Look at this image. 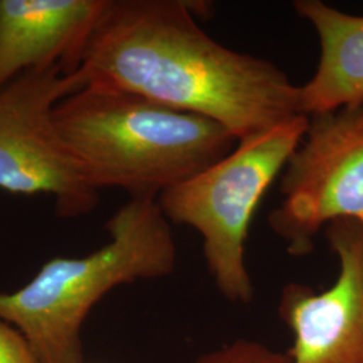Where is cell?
Wrapping results in <instances>:
<instances>
[{
    "instance_id": "obj_2",
    "label": "cell",
    "mask_w": 363,
    "mask_h": 363,
    "mask_svg": "<svg viewBox=\"0 0 363 363\" xmlns=\"http://www.w3.org/2000/svg\"><path fill=\"white\" fill-rule=\"evenodd\" d=\"M54 120L85 181L97 191L124 190L130 199H157L237 144L208 117L93 85L61 100Z\"/></svg>"
},
{
    "instance_id": "obj_8",
    "label": "cell",
    "mask_w": 363,
    "mask_h": 363,
    "mask_svg": "<svg viewBox=\"0 0 363 363\" xmlns=\"http://www.w3.org/2000/svg\"><path fill=\"white\" fill-rule=\"evenodd\" d=\"M108 0H0V89L34 70L76 74Z\"/></svg>"
},
{
    "instance_id": "obj_11",
    "label": "cell",
    "mask_w": 363,
    "mask_h": 363,
    "mask_svg": "<svg viewBox=\"0 0 363 363\" xmlns=\"http://www.w3.org/2000/svg\"><path fill=\"white\" fill-rule=\"evenodd\" d=\"M0 363H40L25 335L0 320Z\"/></svg>"
},
{
    "instance_id": "obj_7",
    "label": "cell",
    "mask_w": 363,
    "mask_h": 363,
    "mask_svg": "<svg viewBox=\"0 0 363 363\" xmlns=\"http://www.w3.org/2000/svg\"><path fill=\"white\" fill-rule=\"evenodd\" d=\"M325 238L337 257L334 284L313 292L301 284L284 288L280 315L294 335V363H363V225L334 220Z\"/></svg>"
},
{
    "instance_id": "obj_3",
    "label": "cell",
    "mask_w": 363,
    "mask_h": 363,
    "mask_svg": "<svg viewBox=\"0 0 363 363\" xmlns=\"http://www.w3.org/2000/svg\"><path fill=\"white\" fill-rule=\"evenodd\" d=\"M105 228L104 247L82 259H50L26 286L0 294V320L25 335L40 363H82L81 325L100 298L175 271L177 242L156 199H130Z\"/></svg>"
},
{
    "instance_id": "obj_5",
    "label": "cell",
    "mask_w": 363,
    "mask_h": 363,
    "mask_svg": "<svg viewBox=\"0 0 363 363\" xmlns=\"http://www.w3.org/2000/svg\"><path fill=\"white\" fill-rule=\"evenodd\" d=\"M82 86L78 72L55 66L27 72L0 89V189L50 195L62 218L88 214L99 203L54 120L57 104Z\"/></svg>"
},
{
    "instance_id": "obj_1",
    "label": "cell",
    "mask_w": 363,
    "mask_h": 363,
    "mask_svg": "<svg viewBox=\"0 0 363 363\" xmlns=\"http://www.w3.org/2000/svg\"><path fill=\"white\" fill-rule=\"evenodd\" d=\"M78 73L84 85L208 117L237 143L306 116L284 70L214 40L183 0H108Z\"/></svg>"
},
{
    "instance_id": "obj_4",
    "label": "cell",
    "mask_w": 363,
    "mask_h": 363,
    "mask_svg": "<svg viewBox=\"0 0 363 363\" xmlns=\"http://www.w3.org/2000/svg\"><path fill=\"white\" fill-rule=\"evenodd\" d=\"M308 116H300L255 138L193 178L164 190L157 205L169 223L186 225L202 237L208 273L222 296L247 304L255 286L245 244L255 211L301 142Z\"/></svg>"
},
{
    "instance_id": "obj_9",
    "label": "cell",
    "mask_w": 363,
    "mask_h": 363,
    "mask_svg": "<svg viewBox=\"0 0 363 363\" xmlns=\"http://www.w3.org/2000/svg\"><path fill=\"white\" fill-rule=\"evenodd\" d=\"M294 9L316 31L319 64L300 86L306 116L363 101V15L343 13L320 0H298Z\"/></svg>"
},
{
    "instance_id": "obj_10",
    "label": "cell",
    "mask_w": 363,
    "mask_h": 363,
    "mask_svg": "<svg viewBox=\"0 0 363 363\" xmlns=\"http://www.w3.org/2000/svg\"><path fill=\"white\" fill-rule=\"evenodd\" d=\"M193 363H294L283 354L259 340L238 337L199 355Z\"/></svg>"
},
{
    "instance_id": "obj_6",
    "label": "cell",
    "mask_w": 363,
    "mask_h": 363,
    "mask_svg": "<svg viewBox=\"0 0 363 363\" xmlns=\"http://www.w3.org/2000/svg\"><path fill=\"white\" fill-rule=\"evenodd\" d=\"M283 202L268 216L294 256L334 220L363 225V101L308 116L280 181Z\"/></svg>"
}]
</instances>
